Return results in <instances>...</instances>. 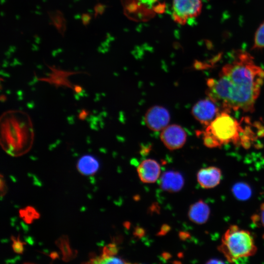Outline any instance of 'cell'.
<instances>
[{"instance_id":"cell-14","label":"cell","mask_w":264,"mask_h":264,"mask_svg":"<svg viewBox=\"0 0 264 264\" xmlns=\"http://www.w3.org/2000/svg\"><path fill=\"white\" fill-rule=\"evenodd\" d=\"M232 192L237 199L241 201L247 200L252 195L250 186L243 182L235 183L232 188Z\"/></svg>"},{"instance_id":"cell-39","label":"cell","mask_w":264,"mask_h":264,"mask_svg":"<svg viewBox=\"0 0 264 264\" xmlns=\"http://www.w3.org/2000/svg\"><path fill=\"white\" fill-rule=\"evenodd\" d=\"M80 0H73L74 2H78L79 1H80Z\"/></svg>"},{"instance_id":"cell-27","label":"cell","mask_w":264,"mask_h":264,"mask_svg":"<svg viewBox=\"0 0 264 264\" xmlns=\"http://www.w3.org/2000/svg\"><path fill=\"white\" fill-rule=\"evenodd\" d=\"M34 38H35V42L37 44H39L41 43V38L40 37H39L38 35H34Z\"/></svg>"},{"instance_id":"cell-32","label":"cell","mask_w":264,"mask_h":264,"mask_svg":"<svg viewBox=\"0 0 264 264\" xmlns=\"http://www.w3.org/2000/svg\"><path fill=\"white\" fill-rule=\"evenodd\" d=\"M35 13L37 15H42V13L39 11H35Z\"/></svg>"},{"instance_id":"cell-19","label":"cell","mask_w":264,"mask_h":264,"mask_svg":"<svg viewBox=\"0 0 264 264\" xmlns=\"http://www.w3.org/2000/svg\"><path fill=\"white\" fill-rule=\"evenodd\" d=\"M251 219L254 224L264 228V203L261 205L259 213L254 214Z\"/></svg>"},{"instance_id":"cell-33","label":"cell","mask_w":264,"mask_h":264,"mask_svg":"<svg viewBox=\"0 0 264 264\" xmlns=\"http://www.w3.org/2000/svg\"><path fill=\"white\" fill-rule=\"evenodd\" d=\"M6 1V0H0V3L1 5L3 4Z\"/></svg>"},{"instance_id":"cell-13","label":"cell","mask_w":264,"mask_h":264,"mask_svg":"<svg viewBox=\"0 0 264 264\" xmlns=\"http://www.w3.org/2000/svg\"><path fill=\"white\" fill-rule=\"evenodd\" d=\"M55 244L60 249L63 255L62 259L64 262H69L77 256L78 252L71 248L67 236L63 235L59 237L55 241Z\"/></svg>"},{"instance_id":"cell-17","label":"cell","mask_w":264,"mask_h":264,"mask_svg":"<svg viewBox=\"0 0 264 264\" xmlns=\"http://www.w3.org/2000/svg\"><path fill=\"white\" fill-rule=\"evenodd\" d=\"M264 48V22L256 30L252 49H259Z\"/></svg>"},{"instance_id":"cell-9","label":"cell","mask_w":264,"mask_h":264,"mask_svg":"<svg viewBox=\"0 0 264 264\" xmlns=\"http://www.w3.org/2000/svg\"><path fill=\"white\" fill-rule=\"evenodd\" d=\"M197 177L198 182L202 188L211 189L220 183L221 172L218 167L210 166L200 169Z\"/></svg>"},{"instance_id":"cell-12","label":"cell","mask_w":264,"mask_h":264,"mask_svg":"<svg viewBox=\"0 0 264 264\" xmlns=\"http://www.w3.org/2000/svg\"><path fill=\"white\" fill-rule=\"evenodd\" d=\"M100 163L94 155L87 154L82 155L78 160L77 168L78 171L83 175L91 176L95 174L99 170Z\"/></svg>"},{"instance_id":"cell-36","label":"cell","mask_w":264,"mask_h":264,"mask_svg":"<svg viewBox=\"0 0 264 264\" xmlns=\"http://www.w3.org/2000/svg\"><path fill=\"white\" fill-rule=\"evenodd\" d=\"M0 15L1 17H3L4 16V13L3 11H1L0 13Z\"/></svg>"},{"instance_id":"cell-10","label":"cell","mask_w":264,"mask_h":264,"mask_svg":"<svg viewBox=\"0 0 264 264\" xmlns=\"http://www.w3.org/2000/svg\"><path fill=\"white\" fill-rule=\"evenodd\" d=\"M184 179L177 172L168 171L164 173L160 179V188L169 192H176L183 187Z\"/></svg>"},{"instance_id":"cell-16","label":"cell","mask_w":264,"mask_h":264,"mask_svg":"<svg viewBox=\"0 0 264 264\" xmlns=\"http://www.w3.org/2000/svg\"><path fill=\"white\" fill-rule=\"evenodd\" d=\"M20 217L28 223H31L34 220L40 218V214L32 206H28L19 211Z\"/></svg>"},{"instance_id":"cell-25","label":"cell","mask_w":264,"mask_h":264,"mask_svg":"<svg viewBox=\"0 0 264 264\" xmlns=\"http://www.w3.org/2000/svg\"><path fill=\"white\" fill-rule=\"evenodd\" d=\"M50 256V257L52 259V260H55L57 258H58V253H57L56 252H52L50 255H49Z\"/></svg>"},{"instance_id":"cell-15","label":"cell","mask_w":264,"mask_h":264,"mask_svg":"<svg viewBox=\"0 0 264 264\" xmlns=\"http://www.w3.org/2000/svg\"><path fill=\"white\" fill-rule=\"evenodd\" d=\"M50 19L51 21V24H53L62 36H64L66 30V21L64 17L63 14L60 10L47 12Z\"/></svg>"},{"instance_id":"cell-26","label":"cell","mask_w":264,"mask_h":264,"mask_svg":"<svg viewBox=\"0 0 264 264\" xmlns=\"http://www.w3.org/2000/svg\"><path fill=\"white\" fill-rule=\"evenodd\" d=\"M168 229H169L168 226L164 225L163 226V227L162 228V229H161V231L160 232V234H161V233H163V234H164V233L167 232L168 231Z\"/></svg>"},{"instance_id":"cell-18","label":"cell","mask_w":264,"mask_h":264,"mask_svg":"<svg viewBox=\"0 0 264 264\" xmlns=\"http://www.w3.org/2000/svg\"><path fill=\"white\" fill-rule=\"evenodd\" d=\"M11 240L13 242L12 247L13 251L18 254H22L24 250V245L26 243L20 240L19 236L16 238L12 236H11Z\"/></svg>"},{"instance_id":"cell-21","label":"cell","mask_w":264,"mask_h":264,"mask_svg":"<svg viewBox=\"0 0 264 264\" xmlns=\"http://www.w3.org/2000/svg\"><path fill=\"white\" fill-rule=\"evenodd\" d=\"M91 19V16L90 13H83L81 15L82 23L85 26L88 25L90 23Z\"/></svg>"},{"instance_id":"cell-3","label":"cell","mask_w":264,"mask_h":264,"mask_svg":"<svg viewBox=\"0 0 264 264\" xmlns=\"http://www.w3.org/2000/svg\"><path fill=\"white\" fill-rule=\"evenodd\" d=\"M218 249L229 263L252 256L257 249L251 233L236 225H230L227 229Z\"/></svg>"},{"instance_id":"cell-30","label":"cell","mask_w":264,"mask_h":264,"mask_svg":"<svg viewBox=\"0 0 264 264\" xmlns=\"http://www.w3.org/2000/svg\"><path fill=\"white\" fill-rule=\"evenodd\" d=\"M74 18L76 20L81 19V15L79 14H77L74 15Z\"/></svg>"},{"instance_id":"cell-40","label":"cell","mask_w":264,"mask_h":264,"mask_svg":"<svg viewBox=\"0 0 264 264\" xmlns=\"http://www.w3.org/2000/svg\"><path fill=\"white\" fill-rule=\"evenodd\" d=\"M47 0H43V1L44 2H46Z\"/></svg>"},{"instance_id":"cell-24","label":"cell","mask_w":264,"mask_h":264,"mask_svg":"<svg viewBox=\"0 0 264 264\" xmlns=\"http://www.w3.org/2000/svg\"><path fill=\"white\" fill-rule=\"evenodd\" d=\"M135 233L137 236H142L144 234V230L141 228H138L135 230Z\"/></svg>"},{"instance_id":"cell-11","label":"cell","mask_w":264,"mask_h":264,"mask_svg":"<svg viewBox=\"0 0 264 264\" xmlns=\"http://www.w3.org/2000/svg\"><path fill=\"white\" fill-rule=\"evenodd\" d=\"M210 214L209 206L202 200H199L190 207L188 217L190 220L198 224L205 223Z\"/></svg>"},{"instance_id":"cell-23","label":"cell","mask_w":264,"mask_h":264,"mask_svg":"<svg viewBox=\"0 0 264 264\" xmlns=\"http://www.w3.org/2000/svg\"><path fill=\"white\" fill-rule=\"evenodd\" d=\"M223 263L222 261L216 259H211L207 262V264H220Z\"/></svg>"},{"instance_id":"cell-7","label":"cell","mask_w":264,"mask_h":264,"mask_svg":"<svg viewBox=\"0 0 264 264\" xmlns=\"http://www.w3.org/2000/svg\"><path fill=\"white\" fill-rule=\"evenodd\" d=\"M217 104L209 98L198 101L192 107L193 117L200 124L208 126L219 114Z\"/></svg>"},{"instance_id":"cell-35","label":"cell","mask_w":264,"mask_h":264,"mask_svg":"<svg viewBox=\"0 0 264 264\" xmlns=\"http://www.w3.org/2000/svg\"><path fill=\"white\" fill-rule=\"evenodd\" d=\"M57 51H58L59 53H60V52H62L63 51V50L61 48H58L57 49Z\"/></svg>"},{"instance_id":"cell-37","label":"cell","mask_w":264,"mask_h":264,"mask_svg":"<svg viewBox=\"0 0 264 264\" xmlns=\"http://www.w3.org/2000/svg\"><path fill=\"white\" fill-rule=\"evenodd\" d=\"M88 12L89 13H92V12H93L92 10H91V9H88Z\"/></svg>"},{"instance_id":"cell-31","label":"cell","mask_w":264,"mask_h":264,"mask_svg":"<svg viewBox=\"0 0 264 264\" xmlns=\"http://www.w3.org/2000/svg\"><path fill=\"white\" fill-rule=\"evenodd\" d=\"M58 51H57V50H54L52 52V54L53 56H55L56 55V54L57 53H58Z\"/></svg>"},{"instance_id":"cell-1","label":"cell","mask_w":264,"mask_h":264,"mask_svg":"<svg viewBox=\"0 0 264 264\" xmlns=\"http://www.w3.org/2000/svg\"><path fill=\"white\" fill-rule=\"evenodd\" d=\"M264 82V69L248 52L238 50L217 78L207 81L206 93L224 111H253Z\"/></svg>"},{"instance_id":"cell-4","label":"cell","mask_w":264,"mask_h":264,"mask_svg":"<svg viewBox=\"0 0 264 264\" xmlns=\"http://www.w3.org/2000/svg\"><path fill=\"white\" fill-rule=\"evenodd\" d=\"M202 6L201 0H173V18L177 23L184 24L200 14Z\"/></svg>"},{"instance_id":"cell-8","label":"cell","mask_w":264,"mask_h":264,"mask_svg":"<svg viewBox=\"0 0 264 264\" xmlns=\"http://www.w3.org/2000/svg\"><path fill=\"white\" fill-rule=\"evenodd\" d=\"M137 172L142 182L152 183L155 182L159 178L161 169L156 160L147 159L143 160L138 165Z\"/></svg>"},{"instance_id":"cell-6","label":"cell","mask_w":264,"mask_h":264,"mask_svg":"<svg viewBox=\"0 0 264 264\" xmlns=\"http://www.w3.org/2000/svg\"><path fill=\"white\" fill-rule=\"evenodd\" d=\"M170 118V114L167 109L161 106L155 105L146 111L144 121L150 130L159 132L168 125Z\"/></svg>"},{"instance_id":"cell-20","label":"cell","mask_w":264,"mask_h":264,"mask_svg":"<svg viewBox=\"0 0 264 264\" xmlns=\"http://www.w3.org/2000/svg\"><path fill=\"white\" fill-rule=\"evenodd\" d=\"M7 191V187L2 175H0V197L1 198L5 195Z\"/></svg>"},{"instance_id":"cell-2","label":"cell","mask_w":264,"mask_h":264,"mask_svg":"<svg viewBox=\"0 0 264 264\" xmlns=\"http://www.w3.org/2000/svg\"><path fill=\"white\" fill-rule=\"evenodd\" d=\"M242 129L239 122L223 111L219 113L202 132L204 145L213 148L229 143L241 142Z\"/></svg>"},{"instance_id":"cell-5","label":"cell","mask_w":264,"mask_h":264,"mask_svg":"<svg viewBox=\"0 0 264 264\" xmlns=\"http://www.w3.org/2000/svg\"><path fill=\"white\" fill-rule=\"evenodd\" d=\"M160 138L168 149L175 150L184 146L187 140V133L181 126L174 124L168 125L161 131Z\"/></svg>"},{"instance_id":"cell-38","label":"cell","mask_w":264,"mask_h":264,"mask_svg":"<svg viewBox=\"0 0 264 264\" xmlns=\"http://www.w3.org/2000/svg\"><path fill=\"white\" fill-rule=\"evenodd\" d=\"M36 8L38 9V10H40L41 9V7L39 5H37L36 6Z\"/></svg>"},{"instance_id":"cell-34","label":"cell","mask_w":264,"mask_h":264,"mask_svg":"<svg viewBox=\"0 0 264 264\" xmlns=\"http://www.w3.org/2000/svg\"><path fill=\"white\" fill-rule=\"evenodd\" d=\"M15 17L17 20H19L20 19V16L19 15H16Z\"/></svg>"},{"instance_id":"cell-29","label":"cell","mask_w":264,"mask_h":264,"mask_svg":"<svg viewBox=\"0 0 264 264\" xmlns=\"http://www.w3.org/2000/svg\"><path fill=\"white\" fill-rule=\"evenodd\" d=\"M31 49L33 51H37V50H39V47L37 45L33 44H32V48H31Z\"/></svg>"},{"instance_id":"cell-28","label":"cell","mask_w":264,"mask_h":264,"mask_svg":"<svg viewBox=\"0 0 264 264\" xmlns=\"http://www.w3.org/2000/svg\"><path fill=\"white\" fill-rule=\"evenodd\" d=\"M16 50V47L14 45H10L9 47V51L10 52H12V53H13Z\"/></svg>"},{"instance_id":"cell-22","label":"cell","mask_w":264,"mask_h":264,"mask_svg":"<svg viewBox=\"0 0 264 264\" xmlns=\"http://www.w3.org/2000/svg\"><path fill=\"white\" fill-rule=\"evenodd\" d=\"M94 17L96 18L98 14H102L104 11V6L101 3H97L94 7Z\"/></svg>"}]
</instances>
